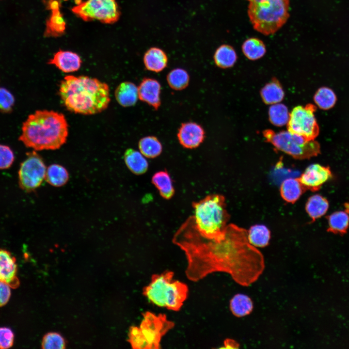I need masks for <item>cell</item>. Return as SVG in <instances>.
I'll return each instance as SVG.
<instances>
[{
	"label": "cell",
	"instance_id": "6da1fadb",
	"mask_svg": "<svg viewBox=\"0 0 349 349\" xmlns=\"http://www.w3.org/2000/svg\"><path fill=\"white\" fill-rule=\"evenodd\" d=\"M179 247L187 259L186 276L193 282L221 271L229 273L238 284L248 286L265 267L262 254L248 241V232L234 224L227 225L219 240L207 238L191 227L182 236Z\"/></svg>",
	"mask_w": 349,
	"mask_h": 349
},
{
	"label": "cell",
	"instance_id": "7c38bea8",
	"mask_svg": "<svg viewBox=\"0 0 349 349\" xmlns=\"http://www.w3.org/2000/svg\"><path fill=\"white\" fill-rule=\"evenodd\" d=\"M331 176L332 172L329 167L316 163L307 167L298 179L306 190L316 191Z\"/></svg>",
	"mask_w": 349,
	"mask_h": 349
},
{
	"label": "cell",
	"instance_id": "4dcf8cb0",
	"mask_svg": "<svg viewBox=\"0 0 349 349\" xmlns=\"http://www.w3.org/2000/svg\"><path fill=\"white\" fill-rule=\"evenodd\" d=\"M140 152L145 157L154 158L159 156L162 152L160 142L154 136H146L142 138L139 142Z\"/></svg>",
	"mask_w": 349,
	"mask_h": 349
},
{
	"label": "cell",
	"instance_id": "ba28073f",
	"mask_svg": "<svg viewBox=\"0 0 349 349\" xmlns=\"http://www.w3.org/2000/svg\"><path fill=\"white\" fill-rule=\"evenodd\" d=\"M71 11L84 21L97 20L106 24L116 22L120 16L115 0H87L74 6Z\"/></svg>",
	"mask_w": 349,
	"mask_h": 349
},
{
	"label": "cell",
	"instance_id": "30bf717a",
	"mask_svg": "<svg viewBox=\"0 0 349 349\" xmlns=\"http://www.w3.org/2000/svg\"><path fill=\"white\" fill-rule=\"evenodd\" d=\"M143 318L139 328L147 345L148 349L160 348L161 338L174 326V323L168 320L164 314L156 315L147 311L143 314Z\"/></svg>",
	"mask_w": 349,
	"mask_h": 349
},
{
	"label": "cell",
	"instance_id": "74e56055",
	"mask_svg": "<svg viewBox=\"0 0 349 349\" xmlns=\"http://www.w3.org/2000/svg\"><path fill=\"white\" fill-rule=\"evenodd\" d=\"M14 160V155L10 148L6 145L0 144V169L9 168Z\"/></svg>",
	"mask_w": 349,
	"mask_h": 349
},
{
	"label": "cell",
	"instance_id": "5bb4252c",
	"mask_svg": "<svg viewBox=\"0 0 349 349\" xmlns=\"http://www.w3.org/2000/svg\"><path fill=\"white\" fill-rule=\"evenodd\" d=\"M16 262V258L10 252L0 250V282L8 284L12 288L18 287L20 284Z\"/></svg>",
	"mask_w": 349,
	"mask_h": 349
},
{
	"label": "cell",
	"instance_id": "7bdbcfd3",
	"mask_svg": "<svg viewBox=\"0 0 349 349\" xmlns=\"http://www.w3.org/2000/svg\"><path fill=\"white\" fill-rule=\"evenodd\" d=\"M347 209H348V210H347V212H348V213H349V208H347Z\"/></svg>",
	"mask_w": 349,
	"mask_h": 349
},
{
	"label": "cell",
	"instance_id": "ffe728a7",
	"mask_svg": "<svg viewBox=\"0 0 349 349\" xmlns=\"http://www.w3.org/2000/svg\"><path fill=\"white\" fill-rule=\"evenodd\" d=\"M260 95L265 104L272 105L282 101L285 93L280 82L274 78L262 88Z\"/></svg>",
	"mask_w": 349,
	"mask_h": 349
},
{
	"label": "cell",
	"instance_id": "ee69618b",
	"mask_svg": "<svg viewBox=\"0 0 349 349\" xmlns=\"http://www.w3.org/2000/svg\"></svg>",
	"mask_w": 349,
	"mask_h": 349
},
{
	"label": "cell",
	"instance_id": "cb8c5ba5",
	"mask_svg": "<svg viewBox=\"0 0 349 349\" xmlns=\"http://www.w3.org/2000/svg\"><path fill=\"white\" fill-rule=\"evenodd\" d=\"M237 60V55L234 48L228 45H222L216 50L214 60L216 64L222 68L233 66Z\"/></svg>",
	"mask_w": 349,
	"mask_h": 349
},
{
	"label": "cell",
	"instance_id": "f1b7e54d",
	"mask_svg": "<svg viewBox=\"0 0 349 349\" xmlns=\"http://www.w3.org/2000/svg\"><path fill=\"white\" fill-rule=\"evenodd\" d=\"M244 55L251 60H256L262 58L266 52L263 42L257 38H250L246 40L242 45Z\"/></svg>",
	"mask_w": 349,
	"mask_h": 349
},
{
	"label": "cell",
	"instance_id": "f35d334b",
	"mask_svg": "<svg viewBox=\"0 0 349 349\" xmlns=\"http://www.w3.org/2000/svg\"><path fill=\"white\" fill-rule=\"evenodd\" d=\"M14 335L12 330L7 327H0V349H9L14 343Z\"/></svg>",
	"mask_w": 349,
	"mask_h": 349
},
{
	"label": "cell",
	"instance_id": "836d02e7",
	"mask_svg": "<svg viewBox=\"0 0 349 349\" xmlns=\"http://www.w3.org/2000/svg\"><path fill=\"white\" fill-rule=\"evenodd\" d=\"M269 120L274 126L281 127L287 124L289 113L287 107L283 104H272L269 110Z\"/></svg>",
	"mask_w": 349,
	"mask_h": 349
},
{
	"label": "cell",
	"instance_id": "277c9868",
	"mask_svg": "<svg viewBox=\"0 0 349 349\" xmlns=\"http://www.w3.org/2000/svg\"><path fill=\"white\" fill-rule=\"evenodd\" d=\"M192 216L195 226L203 237L219 240L224 236L229 215L226 208L225 197L221 194H211L193 202Z\"/></svg>",
	"mask_w": 349,
	"mask_h": 349
},
{
	"label": "cell",
	"instance_id": "60d3db41",
	"mask_svg": "<svg viewBox=\"0 0 349 349\" xmlns=\"http://www.w3.org/2000/svg\"><path fill=\"white\" fill-rule=\"evenodd\" d=\"M46 4L47 9L51 11L60 9L62 6L60 0H47Z\"/></svg>",
	"mask_w": 349,
	"mask_h": 349
},
{
	"label": "cell",
	"instance_id": "7402d4cb",
	"mask_svg": "<svg viewBox=\"0 0 349 349\" xmlns=\"http://www.w3.org/2000/svg\"><path fill=\"white\" fill-rule=\"evenodd\" d=\"M47 20L44 35L46 37H58L62 35L66 29V22L60 9L51 11Z\"/></svg>",
	"mask_w": 349,
	"mask_h": 349
},
{
	"label": "cell",
	"instance_id": "484cf974",
	"mask_svg": "<svg viewBox=\"0 0 349 349\" xmlns=\"http://www.w3.org/2000/svg\"><path fill=\"white\" fill-rule=\"evenodd\" d=\"M328 230L334 234H343L349 226V213L347 211H336L328 218Z\"/></svg>",
	"mask_w": 349,
	"mask_h": 349
},
{
	"label": "cell",
	"instance_id": "7a4b0ae2",
	"mask_svg": "<svg viewBox=\"0 0 349 349\" xmlns=\"http://www.w3.org/2000/svg\"><path fill=\"white\" fill-rule=\"evenodd\" d=\"M59 95L68 111L84 115L102 112L111 101L108 85L86 76H65L60 84Z\"/></svg>",
	"mask_w": 349,
	"mask_h": 349
},
{
	"label": "cell",
	"instance_id": "1f68e13d",
	"mask_svg": "<svg viewBox=\"0 0 349 349\" xmlns=\"http://www.w3.org/2000/svg\"><path fill=\"white\" fill-rule=\"evenodd\" d=\"M314 100L320 109L327 110L332 108L336 102L337 98L333 91L327 87L319 88L316 92Z\"/></svg>",
	"mask_w": 349,
	"mask_h": 349
},
{
	"label": "cell",
	"instance_id": "e575fe53",
	"mask_svg": "<svg viewBox=\"0 0 349 349\" xmlns=\"http://www.w3.org/2000/svg\"><path fill=\"white\" fill-rule=\"evenodd\" d=\"M43 349H64L65 342L63 337L57 333H49L43 337L42 342Z\"/></svg>",
	"mask_w": 349,
	"mask_h": 349
},
{
	"label": "cell",
	"instance_id": "603a6c76",
	"mask_svg": "<svg viewBox=\"0 0 349 349\" xmlns=\"http://www.w3.org/2000/svg\"><path fill=\"white\" fill-rule=\"evenodd\" d=\"M329 207V202L326 198L319 194H315L308 199L305 210L312 221L314 222L325 214Z\"/></svg>",
	"mask_w": 349,
	"mask_h": 349
},
{
	"label": "cell",
	"instance_id": "f546056e",
	"mask_svg": "<svg viewBox=\"0 0 349 349\" xmlns=\"http://www.w3.org/2000/svg\"><path fill=\"white\" fill-rule=\"evenodd\" d=\"M45 179L51 185L61 187L67 182L69 175L64 167L59 164H54L49 166L47 169Z\"/></svg>",
	"mask_w": 349,
	"mask_h": 349
},
{
	"label": "cell",
	"instance_id": "ac0fdd59",
	"mask_svg": "<svg viewBox=\"0 0 349 349\" xmlns=\"http://www.w3.org/2000/svg\"><path fill=\"white\" fill-rule=\"evenodd\" d=\"M143 63L146 68L151 71L159 72L167 65L168 57L161 49L152 47L146 51L143 56Z\"/></svg>",
	"mask_w": 349,
	"mask_h": 349
},
{
	"label": "cell",
	"instance_id": "9c48e42d",
	"mask_svg": "<svg viewBox=\"0 0 349 349\" xmlns=\"http://www.w3.org/2000/svg\"><path fill=\"white\" fill-rule=\"evenodd\" d=\"M316 107L312 104L298 106L289 113L287 124L290 132L301 136L307 141L314 140L319 128L315 116Z\"/></svg>",
	"mask_w": 349,
	"mask_h": 349
},
{
	"label": "cell",
	"instance_id": "8992f818",
	"mask_svg": "<svg viewBox=\"0 0 349 349\" xmlns=\"http://www.w3.org/2000/svg\"><path fill=\"white\" fill-rule=\"evenodd\" d=\"M253 28L265 35L273 34L287 21L289 0H246Z\"/></svg>",
	"mask_w": 349,
	"mask_h": 349
},
{
	"label": "cell",
	"instance_id": "5b68a950",
	"mask_svg": "<svg viewBox=\"0 0 349 349\" xmlns=\"http://www.w3.org/2000/svg\"><path fill=\"white\" fill-rule=\"evenodd\" d=\"M174 273L166 271L152 275L151 282L143 289V294L156 305L169 310L178 311L188 294L187 286L174 280Z\"/></svg>",
	"mask_w": 349,
	"mask_h": 349
},
{
	"label": "cell",
	"instance_id": "4316f807",
	"mask_svg": "<svg viewBox=\"0 0 349 349\" xmlns=\"http://www.w3.org/2000/svg\"><path fill=\"white\" fill-rule=\"evenodd\" d=\"M270 238L269 229L264 225H254L248 232V239L254 247H264L268 245Z\"/></svg>",
	"mask_w": 349,
	"mask_h": 349
},
{
	"label": "cell",
	"instance_id": "2e32d148",
	"mask_svg": "<svg viewBox=\"0 0 349 349\" xmlns=\"http://www.w3.org/2000/svg\"><path fill=\"white\" fill-rule=\"evenodd\" d=\"M82 63L80 56L76 53L67 50H60L55 53L48 63L54 65L64 73L78 71Z\"/></svg>",
	"mask_w": 349,
	"mask_h": 349
},
{
	"label": "cell",
	"instance_id": "d6a6232c",
	"mask_svg": "<svg viewBox=\"0 0 349 349\" xmlns=\"http://www.w3.org/2000/svg\"><path fill=\"white\" fill-rule=\"evenodd\" d=\"M190 77L188 72L182 68H175L167 76V81L170 87L175 90L186 88L189 83Z\"/></svg>",
	"mask_w": 349,
	"mask_h": 349
},
{
	"label": "cell",
	"instance_id": "d590c367",
	"mask_svg": "<svg viewBox=\"0 0 349 349\" xmlns=\"http://www.w3.org/2000/svg\"><path fill=\"white\" fill-rule=\"evenodd\" d=\"M128 337V341L133 349H148L146 342L143 336L139 327L134 326L130 327Z\"/></svg>",
	"mask_w": 349,
	"mask_h": 349
},
{
	"label": "cell",
	"instance_id": "e0dca14e",
	"mask_svg": "<svg viewBox=\"0 0 349 349\" xmlns=\"http://www.w3.org/2000/svg\"><path fill=\"white\" fill-rule=\"evenodd\" d=\"M114 95L117 102L124 107L134 106L139 98L138 87L129 81L120 83L115 89Z\"/></svg>",
	"mask_w": 349,
	"mask_h": 349
},
{
	"label": "cell",
	"instance_id": "b9f144b4",
	"mask_svg": "<svg viewBox=\"0 0 349 349\" xmlns=\"http://www.w3.org/2000/svg\"><path fill=\"white\" fill-rule=\"evenodd\" d=\"M238 344L235 341L227 339L224 341V348H238Z\"/></svg>",
	"mask_w": 349,
	"mask_h": 349
},
{
	"label": "cell",
	"instance_id": "52a82bcc",
	"mask_svg": "<svg viewBox=\"0 0 349 349\" xmlns=\"http://www.w3.org/2000/svg\"><path fill=\"white\" fill-rule=\"evenodd\" d=\"M266 140L274 147L298 159H308L320 153L319 143L314 141H307L303 137L288 131L275 133L266 129L263 132Z\"/></svg>",
	"mask_w": 349,
	"mask_h": 349
},
{
	"label": "cell",
	"instance_id": "d6986e66",
	"mask_svg": "<svg viewBox=\"0 0 349 349\" xmlns=\"http://www.w3.org/2000/svg\"><path fill=\"white\" fill-rule=\"evenodd\" d=\"M305 190L298 178L286 179L280 186V194L282 198L292 204L295 203Z\"/></svg>",
	"mask_w": 349,
	"mask_h": 349
},
{
	"label": "cell",
	"instance_id": "44dd1931",
	"mask_svg": "<svg viewBox=\"0 0 349 349\" xmlns=\"http://www.w3.org/2000/svg\"><path fill=\"white\" fill-rule=\"evenodd\" d=\"M124 160L128 168L136 174H144L148 169V162L144 156L133 149L129 148L125 151Z\"/></svg>",
	"mask_w": 349,
	"mask_h": 349
},
{
	"label": "cell",
	"instance_id": "ab89813d",
	"mask_svg": "<svg viewBox=\"0 0 349 349\" xmlns=\"http://www.w3.org/2000/svg\"><path fill=\"white\" fill-rule=\"evenodd\" d=\"M10 296V286L5 283L0 282V307L7 303Z\"/></svg>",
	"mask_w": 349,
	"mask_h": 349
},
{
	"label": "cell",
	"instance_id": "d4e9b609",
	"mask_svg": "<svg viewBox=\"0 0 349 349\" xmlns=\"http://www.w3.org/2000/svg\"><path fill=\"white\" fill-rule=\"evenodd\" d=\"M152 182L163 198L169 199L174 194L172 179L167 171H161L155 173L152 178Z\"/></svg>",
	"mask_w": 349,
	"mask_h": 349
},
{
	"label": "cell",
	"instance_id": "8d00e7d4",
	"mask_svg": "<svg viewBox=\"0 0 349 349\" xmlns=\"http://www.w3.org/2000/svg\"><path fill=\"white\" fill-rule=\"evenodd\" d=\"M15 103L13 95L4 88H0V111L3 112L12 111Z\"/></svg>",
	"mask_w": 349,
	"mask_h": 349
},
{
	"label": "cell",
	"instance_id": "3957f363",
	"mask_svg": "<svg viewBox=\"0 0 349 349\" xmlns=\"http://www.w3.org/2000/svg\"><path fill=\"white\" fill-rule=\"evenodd\" d=\"M68 134V124L63 113L38 110L23 123L19 139L35 150H56L66 143Z\"/></svg>",
	"mask_w": 349,
	"mask_h": 349
},
{
	"label": "cell",
	"instance_id": "9a60e30c",
	"mask_svg": "<svg viewBox=\"0 0 349 349\" xmlns=\"http://www.w3.org/2000/svg\"><path fill=\"white\" fill-rule=\"evenodd\" d=\"M139 98L157 110L160 105L161 86L155 79L144 78L138 87Z\"/></svg>",
	"mask_w": 349,
	"mask_h": 349
},
{
	"label": "cell",
	"instance_id": "83f0119b",
	"mask_svg": "<svg viewBox=\"0 0 349 349\" xmlns=\"http://www.w3.org/2000/svg\"><path fill=\"white\" fill-rule=\"evenodd\" d=\"M230 308L234 315L242 317L249 315L253 308V302L247 295L238 294L230 301Z\"/></svg>",
	"mask_w": 349,
	"mask_h": 349
},
{
	"label": "cell",
	"instance_id": "4fadbf2b",
	"mask_svg": "<svg viewBox=\"0 0 349 349\" xmlns=\"http://www.w3.org/2000/svg\"><path fill=\"white\" fill-rule=\"evenodd\" d=\"M205 133L203 127L194 122L182 124L178 129L177 138L180 143L186 148L197 147L203 142Z\"/></svg>",
	"mask_w": 349,
	"mask_h": 349
},
{
	"label": "cell",
	"instance_id": "8fae6325",
	"mask_svg": "<svg viewBox=\"0 0 349 349\" xmlns=\"http://www.w3.org/2000/svg\"><path fill=\"white\" fill-rule=\"evenodd\" d=\"M46 167L41 157L35 151L28 153L18 172L20 188L31 191L39 187L45 178Z\"/></svg>",
	"mask_w": 349,
	"mask_h": 349
}]
</instances>
